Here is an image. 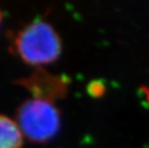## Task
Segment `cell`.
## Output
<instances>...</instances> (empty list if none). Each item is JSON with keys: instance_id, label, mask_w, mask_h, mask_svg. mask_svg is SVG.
<instances>
[{"instance_id": "cell-3", "label": "cell", "mask_w": 149, "mask_h": 148, "mask_svg": "<svg viewBox=\"0 0 149 148\" xmlns=\"http://www.w3.org/2000/svg\"><path fill=\"white\" fill-rule=\"evenodd\" d=\"M28 90L34 94V97L53 102L56 97H61L66 92L68 83L60 76H53L46 72H35L26 80L21 81Z\"/></svg>"}, {"instance_id": "cell-6", "label": "cell", "mask_w": 149, "mask_h": 148, "mask_svg": "<svg viewBox=\"0 0 149 148\" xmlns=\"http://www.w3.org/2000/svg\"><path fill=\"white\" fill-rule=\"evenodd\" d=\"M144 92H145V96H146V98H147V101L149 102V86L144 88Z\"/></svg>"}, {"instance_id": "cell-7", "label": "cell", "mask_w": 149, "mask_h": 148, "mask_svg": "<svg viewBox=\"0 0 149 148\" xmlns=\"http://www.w3.org/2000/svg\"><path fill=\"white\" fill-rule=\"evenodd\" d=\"M0 21H1V13H0Z\"/></svg>"}, {"instance_id": "cell-5", "label": "cell", "mask_w": 149, "mask_h": 148, "mask_svg": "<svg viewBox=\"0 0 149 148\" xmlns=\"http://www.w3.org/2000/svg\"><path fill=\"white\" fill-rule=\"evenodd\" d=\"M88 92L91 96L99 97L101 95H103L104 92H105V86H104V84L100 83L99 81L91 82L88 87Z\"/></svg>"}, {"instance_id": "cell-4", "label": "cell", "mask_w": 149, "mask_h": 148, "mask_svg": "<svg viewBox=\"0 0 149 148\" xmlns=\"http://www.w3.org/2000/svg\"><path fill=\"white\" fill-rule=\"evenodd\" d=\"M23 134L17 122L0 115V148H21Z\"/></svg>"}, {"instance_id": "cell-2", "label": "cell", "mask_w": 149, "mask_h": 148, "mask_svg": "<svg viewBox=\"0 0 149 148\" xmlns=\"http://www.w3.org/2000/svg\"><path fill=\"white\" fill-rule=\"evenodd\" d=\"M17 122L27 138L35 142H45L58 134L61 114L52 101L33 97L18 107Z\"/></svg>"}, {"instance_id": "cell-1", "label": "cell", "mask_w": 149, "mask_h": 148, "mask_svg": "<svg viewBox=\"0 0 149 148\" xmlns=\"http://www.w3.org/2000/svg\"><path fill=\"white\" fill-rule=\"evenodd\" d=\"M15 48L21 59L32 65L55 62L62 53V40L51 24L36 19L24 26L15 38Z\"/></svg>"}]
</instances>
